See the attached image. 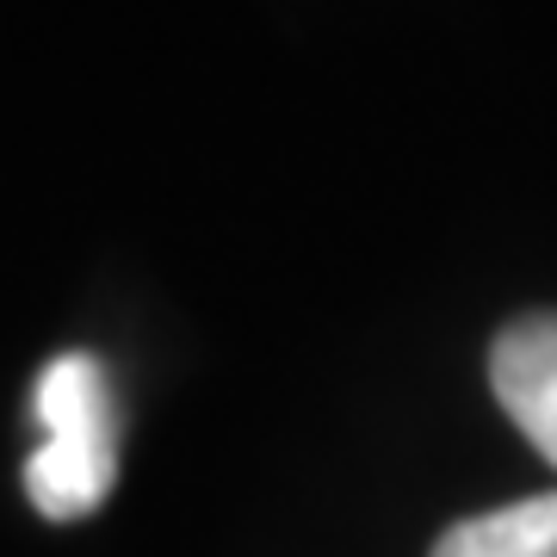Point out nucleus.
I'll return each instance as SVG.
<instances>
[{
    "label": "nucleus",
    "instance_id": "f257e3e1",
    "mask_svg": "<svg viewBox=\"0 0 557 557\" xmlns=\"http://www.w3.org/2000/svg\"><path fill=\"white\" fill-rule=\"evenodd\" d=\"M32 409L44 421V446L25 458V496L44 520L94 515L119 483V416L112 384L94 354H57L38 372Z\"/></svg>",
    "mask_w": 557,
    "mask_h": 557
},
{
    "label": "nucleus",
    "instance_id": "f03ea898",
    "mask_svg": "<svg viewBox=\"0 0 557 557\" xmlns=\"http://www.w3.org/2000/svg\"><path fill=\"white\" fill-rule=\"evenodd\" d=\"M490 391L557 471V310L508 322L490 347Z\"/></svg>",
    "mask_w": 557,
    "mask_h": 557
},
{
    "label": "nucleus",
    "instance_id": "7ed1b4c3",
    "mask_svg": "<svg viewBox=\"0 0 557 557\" xmlns=\"http://www.w3.org/2000/svg\"><path fill=\"white\" fill-rule=\"evenodd\" d=\"M434 557H557V490L446 527Z\"/></svg>",
    "mask_w": 557,
    "mask_h": 557
}]
</instances>
